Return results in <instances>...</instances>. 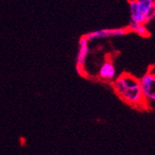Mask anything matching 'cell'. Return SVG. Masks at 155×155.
<instances>
[{"label": "cell", "instance_id": "obj_1", "mask_svg": "<svg viewBox=\"0 0 155 155\" xmlns=\"http://www.w3.org/2000/svg\"><path fill=\"white\" fill-rule=\"evenodd\" d=\"M113 88L124 102L134 108L146 107L139 79L130 73H122L113 81Z\"/></svg>", "mask_w": 155, "mask_h": 155}, {"label": "cell", "instance_id": "obj_2", "mask_svg": "<svg viewBox=\"0 0 155 155\" xmlns=\"http://www.w3.org/2000/svg\"><path fill=\"white\" fill-rule=\"evenodd\" d=\"M154 4V0H130V20L137 23H144L147 14Z\"/></svg>", "mask_w": 155, "mask_h": 155}, {"label": "cell", "instance_id": "obj_3", "mask_svg": "<svg viewBox=\"0 0 155 155\" xmlns=\"http://www.w3.org/2000/svg\"><path fill=\"white\" fill-rule=\"evenodd\" d=\"M141 90L145 97L146 105L155 103V73L148 71L141 79H139Z\"/></svg>", "mask_w": 155, "mask_h": 155}, {"label": "cell", "instance_id": "obj_4", "mask_svg": "<svg viewBox=\"0 0 155 155\" xmlns=\"http://www.w3.org/2000/svg\"><path fill=\"white\" fill-rule=\"evenodd\" d=\"M130 32V29L128 27L123 28H101L93 30L88 33H86L84 36L86 37L89 42L98 40V39H108L112 37H121L126 35Z\"/></svg>", "mask_w": 155, "mask_h": 155}, {"label": "cell", "instance_id": "obj_5", "mask_svg": "<svg viewBox=\"0 0 155 155\" xmlns=\"http://www.w3.org/2000/svg\"><path fill=\"white\" fill-rule=\"evenodd\" d=\"M89 40L84 35L81 36L79 40V49H78L77 59H76V67L77 71L79 74L82 75V71H84L85 64L89 55L90 48H89Z\"/></svg>", "mask_w": 155, "mask_h": 155}, {"label": "cell", "instance_id": "obj_6", "mask_svg": "<svg viewBox=\"0 0 155 155\" xmlns=\"http://www.w3.org/2000/svg\"><path fill=\"white\" fill-rule=\"evenodd\" d=\"M98 78L105 81H113L116 78V70L111 60H106L98 70Z\"/></svg>", "mask_w": 155, "mask_h": 155}, {"label": "cell", "instance_id": "obj_7", "mask_svg": "<svg viewBox=\"0 0 155 155\" xmlns=\"http://www.w3.org/2000/svg\"><path fill=\"white\" fill-rule=\"evenodd\" d=\"M128 28L130 29V31L137 33L138 35H140L142 37H149L150 35L148 28H147L146 24H144V23H137L130 20Z\"/></svg>", "mask_w": 155, "mask_h": 155}, {"label": "cell", "instance_id": "obj_8", "mask_svg": "<svg viewBox=\"0 0 155 155\" xmlns=\"http://www.w3.org/2000/svg\"><path fill=\"white\" fill-rule=\"evenodd\" d=\"M154 1H155V0H154Z\"/></svg>", "mask_w": 155, "mask_h": 155}]
</instances>
